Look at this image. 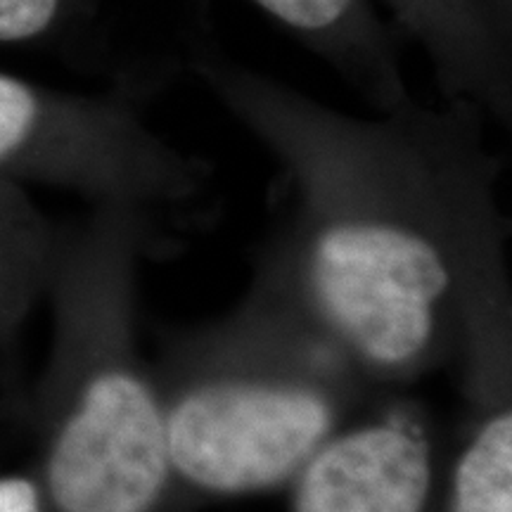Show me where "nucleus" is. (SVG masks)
I'll list each match as a JSON object with an SVG mask.
<instances>
[{
    "label": "nucleus",
    "mask_w": 512,
    "mask_h": 512,
    "mask_svg": "<svg viewBox=\"0 0 512 512\" xmlns=\"http://www.w3.org/2000/svg\"><path fill=\"white\" fill-rule=\"evenodd\" d=\"M195 72L283 171L290 219L261 266L368 387L456 361L470 311L510 283L482 114L411 95L363 117L226 57Z\"/></svg>",
    "instance_id": "1"
},
{
    "label": "nucleus",
    "mask_w": 512,
    "mask_h": 512,
    "mask_svg": "<svg viewBox=\"0 0 512 512\" xmlns=\"http://www.w3.org/2000/svg\"><path fill=\"white\" fill-rule=\"evenodd\" d=\"M152 211L95 204L60 238L53 347L34 401L38 486L53 512H152L176 482L157 375L138 347Z\"/></svg>",
    "instance_id": "2"
},
{
    "label": "nucleus",
    "mask_w": 512,
    "mask_h": 512,
    "mask_svg": "<svg viewBox=\"0 0 512 512\" xmlns=\"http://www.w3.org/2000/svg\"><path fill=\"white\" fill-rule=\"evenodd\" d=\"M155 375L174 479L219 496L290 484L375 396L264 266L238 309L178 337Z\"/></svg>",
    "instance_id": "3"
},
{
    "label": "nucleus",
    "mask_w": 512,
    "mask_h": 512,
    "mask_svg": "<svg viewBox=\"0 0 512 512\" xmlns=\"http://www.w3.org/2000/svg\"><path fill=\"white\" fill-rule=\"evenodd\" d=\"M0 181L164 214L200 200L211 169L124 95L60 93L0 72Z\"/></svg>",
    "instance_id": "4"
},
{
    "label": "nucleus",
    "mask_w": 512,
    "mask_h": 512,
    "mask_svg": "<svg viewBox=\"0 0 512 512\" xmlns=\"http://www.w3.org/2000/svg\"><path fill=\"white\" fill-rule=\"evenodd\" d=\"M439 434L415 401L354 415L292 479V512H427L439 482Z\"/></svg>",
    "instance_id": "5"
},
{
    "label": "nucleus",
    "mask_w": 512,
    "mask_h": 512,
    "mask_svg": "<svg viewBox=\"0 0 512 512\" xmlns=\"http://www.w3.org/2000/svg\"><path fill=\"white\" fill-rule=\"evenodd\" d=\"M465 415L446 460V512H512V292L467 316L456 354Z\"/></svg>",
    "instance_id": "6"
},
{
    "label": "nucleus",
    "mask_w": 512,
    "mask_h": 512,
    "mask_svg": "<svg viewBox=\"0 0 512 512\" xmlns=\"http://www.w3.org/2000/svg\"><path fill=\"white\" fill-rule=\"evenodd\" d=\"M396 36L430 62L441 95L482 117L510 119L508 24L491 0H373Z\"/></svg>",
    "instance_id": "7"
},
{
    "label": "nucleus",
    "mask_w": 512,
    "mask_h": 512,
    "mask_svg": "<svg viewBox=\"0 0 512 512\" xmlns=\"http://www.w3.org/2000/svg\"><path fill=\"white\" fill-rule=\"evenodd\" d=\"M342 76L373 110L411 98L396 31L373 0H249Z\"/></svg>",
    "instance_id": "8"
},
{
    "label": "nucleus",
    "mask_w": 512,
    "mask_h": 512,
    "mask_svg": "<svg viewBox=\"0 0 512 512\" xmlns=\"http://www.w3.org/2000/svg\"><path fill=\"white\" fill-rule=\"evenodd\" d=\"M60 235L19 185L0 181V368L38 299L48 294Z\"/></svg>",
    "instance_id": "9"
},
{
    "label": "nucleus",
    "mask_w": 512,
    "mask_h": 512,
    "mask_svg": "<svg viewBox=\"0 0 512 512\" xmlns=\"http://www.w3.org/2000/svg\"><path fill=\"white\" fill-rule=\"evenodd\" d=\"M67 0H0V46H22L50 34Z\"/></svg>",
    "instance_id": "10"
},
{
    "label": "nucleus",
    "mask_w": 512,
    "mask_h": 512,
    "mask_svg": "<svg viewBox=\"0 0 512 512\" xmlns=\"http://www.w3.org/2000/svg\"><path fill=\"white\" fill-rule=\"evenodd\" d=\"M0 512H48L43 491L34 477H0Z\"/></svg>",
    "instance_id": "11"
},
{
    "label": "nucleus",
    "mask_w": 512,
    "mask_h": 512,
    "mask_svg": "<svg viewBox=\"0 0 512 512\" xmlns=\"http://www.w3.org/2000/svg\"><path fill=\"white\" fill-rule=\"evenodd\" d=\"M491 3H494L498 15H501L505 22H510V0H491Z\"/></svg>",
    "instance_id": "12"
}]
</instances>
